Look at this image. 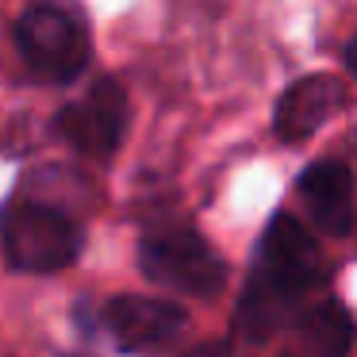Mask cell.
I'll use <instances>...</instances> for the list:
<instances>
[{
	"label": "cell",
	"mask_w": 357,
	"mask_h": 357,
	"mask_svg": "<svg viewBox=\"0 0 357 357\" xmlns=\"http://www.w3.org/2000/svg\"><path fill=\"white\" fill-rule=\"evenodd\" d=\"M319 277V250L292 215H277L261 238L257 273L242 296L238 323L250 338H265L288 319Z\"/></svg>",
	"instance_id": "obj_1"
},
{
	"label": "cell",
	"mask_w": 357,
	"mask_h": 357,
	"mask_svg": "<svg viewBox=\"0 0 357 357\" xmlns=\"http://www.w3.org/2000/svg\"><path fill=\"white\" fill-rule=\"evenodd\" d=\"M16 47L39 81L62 85L89 66V31L62 4H31L16 24Z\"/></svg>",
	"instance_id": "obj_2"
},
{
	"label": "cell",
	"mask_w": 357,
	"mask_h": 357,
	"mask_svg": "<svg viewBox=\"0 0 357 357\" xmlns=\"http://www.w3.org/2000/svg\"><path fill=\"white\" fill-rule=\"evenodd\" d=\"M0 246L24 273H58L77 261L81 231L66 211L47 204H12L0 219Z\"/></svg>",
	"instance_id": "obj_3"
},
{
	"label": "cell",
	"mask_w": 357,
	"mask_h": 357,
	"mask_svg": "<svg viewBox=\"0 0 357 357\" xmlns=\"http://www.w3.org/2000/svg\"><path fill=\"white\" fill-rule=\"evenodd\" d=\"M142 273L154 284L177 288L188 296H215L227 280V265L219 254L192 231H162L142 242Z\"/></svg>",
	"instance_id": "obj_4"
},
{
	"label": "cell",
	"mask_w": 357,
	"mask_h": 357,
	"mask_svg": "<svg viewBox=\"0 0 357 357\" xmlns=\"http://www.w3.org/2000/svg\"><path fill=\"white\" fill-rule=\"evenodd\" d=\"M54 131L85 158H112L127 131V93L116 81L93 85L81 100L66 104L54 119Z\"/></svg>",
	"instance_id": "obj_5"
},
{
	"label": "cell",
	"mask_w": 357,
	"mask_h": 357,
	"mask_svg": "<svg viewBox=\"0 0 357 357\" xmlns=\"http://www.w3.org/2000/svg\"><path fill=\"white\" fill-rule=\"evenodd\" d=\"M342 108H346L342 81L326 77V73H311V77H300L296 85H288L280 93L277 112H273V127L284 142H303L331 116H338Z\"/></svg>",
	"instance_id": "obj_6"
},
{
	"label": "cell",
	"mask_w": 357,
	"mask_h": 357,
	"mask_svg": "<svg viewBox=\"0 0 357 357\" xmlns=\"http://www.w3.org/2000/svg\"><path fill=\"white\" fill-rule=\"evenodd\" d=\"M104 323L123 349H154L185 331V311L177 303L150 300V296H119L108 303Z\"/></svg>",
	"instance_id": "obj_7"
},
{
	"label": "cell",
	"mask_w": 357,
	"mask_h": 357,
	"mask_svg": "<svg viewBox=\"0 0 357 357\" xmlns=\"http://www.w3.org/2000/svg\"><path fill=\"white\" fill-rule=\"evenodd\" d=\"M300 196L326 234H346L354 223V177L342 162H315L300 177Z\"/></svg>",
	"instance_id": "obj_8"
},
{
	"label": "cell",
	"mask_w": 357,
	"mask_h": 357,
	"mask_svg": "<svg viewBox=\"0 0 357 357\" xmlns=\"http://www.w3.org/2000/svg\"><path fill=\"white\" fill-rule=\"evenodd\" d=\"M303 342H307L311 357H346L349 342H354V323L338 303H319L303 319Z\"/></svg>",
	"instance_id": "obj_9"
},
{
	"label": "cell",
	"mask_w": 357,
	"mask_h": 357,
	"mask_svg": "<svg viewBox=\"0 0 357 357\" xmlns=\"http://www.w3.org/2000/svg\"><path fill=\"white\" fill-rule=\"evenodd\" d=\"M346 66H349V73L357 77V35L349 39V47H346Z\"/></svg>",
	"instance_id": "obj_10"
}]
</instances>
